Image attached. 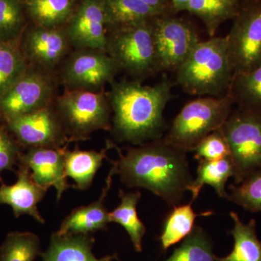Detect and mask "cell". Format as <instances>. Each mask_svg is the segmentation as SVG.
Returning <instances> with one entry per match:
<instances>
[{"label":"cell","mask_w":261,"mask_h":261,"mask_svg":"<svg viewBox=\"0 0 261 261\" xmlns=\"http://www.w3.org/2000/svg\"><path fill=\"white\" fill-rule=\"evenodd\" d=\"M23 27V15L19 0H0V39H17Z\"/></svg>","instance_id":"1f68e13d"},{"label":"cell","mask_w":261,"mask_h":261,"mask_svg":"<svg viewBox=\"0 0 261 261\" xmlns=\"http://www.w3.org/2000/svg\"><path fill=\"white\" fill-rule=\"evenodd\" d=\"M117 149L119 159L111 164L122 183L146 189L171 206L181 202L192 180L185 152L161 139L129 147L126 154Z\"/></svg>","instance_id":"6da1fadb"},{"label":"cell","mask_w":261,"mask_h":261,"mask_svg":"<svg viewBox=\"0 0 261 261\" xmlns=\"http://www.w3.org/2000/svg\"><path fill=\"white\" fill-rule=\"evenodd\" d=\"M226 198L245 210L261 211V168L247 176L243 181L228 187Z\"/></svg>","instance_id":"4dcf8cb0"},{"label":"cell","mask_w":261,"mask_h":261,"mask_svg":"<svg viewBox=\"0 0 261 261\" xmlns=\"http://www.w3.org/2000/svg\"><path fill=\"white\" fill-rule=\"evenodd\" d=\"M255 1H259V2H261V0H255Z\"/></svg>","instance_id":"74e56055"},{"label":"cell","mask_w":261,"mask_h":261,"mask_svg":"<svg viewBox=\"0 0 261 261\" xmlns=\"http://www.w3.org/2000/svg\"><path fill=\"white\" fill-rule=\"evenodd\" d=\"M172 5L173 9L176 11L187 10V5L190 0H168Z\"/></svg>","instance_id":"d590c367"},{"label":"cell","mask_w":261,"mask_h":261,"mask_svg":"<svg viewBox=\"0 0 261 261\" xmlns=\"http://www.w3.org/2000/svg\"><path fill=\"white\" fill-rule=\"evenodd\" d=\"M111 142L107 145V148L100 152L95 150H65V169L68 177L75 182V187L81 190H85L90 187L98 170L102 166L103 161L107 158V151L113 148Z\"/></svg>","instance_id":"d6986e66"},{"label":"cell","mask_w":261,"mask_h":261,"mask_svg":"<svg viewBox=\"0 0 261 261\" xmlns=\"http://www.w3.org/2000/svg\"><path fill=\"white\" fill-rule=\"evenodd\" d=\"M111 165L99 198L88 205L82 206L72 211L62 223L61 228L56 232L58 234H87L107 227L110 223L109 212L105 206V201L112 186L113 176L116 174V168Z\"/></svg>","instance_id":"e0dca14e"},{"label":"cell","mask_w":261,"mask_h":261,"mask_svg":"<svg viewBox=\"0 0 261 261\" xmlns=\"http://www.w3.org/2000/svg\"><path fill=\"white\" fill-rule=\"evenodd\" d=\"M227 141L235 184L261 168V116L238 108L220 128Z\"/></svg>","instance_id":"52a82bcc"},{"label":"cell","mask_w":261,"mask_h":261,"mask_svg":"<svg viewBox=\"0 0 261 261\" xmlns=\"http://www.w3.org/2000/svg\"><path fill=\"white\" fill-rule=\"evenodd\" d=\"M21 154L18 144L0 123V181L2 173L13 171Z\"/></svg>","instance_id":"836d02e7"},{"label":"cell","mask_w":261,"mask_h":261,"mask_svg":"<svg viewBox=\"0 0 261 261\" xmlns=\"http://www.w3.org/2000/svg\"><path fill=\"white\" fill-rule=\"evenodd\" d=\"M234 72L226 37L200 41L176 69V81L187 93L222 97L228 93Z\"/></svg>","instance_id":"3957f363"},{"label":"cell","mask_w":261,"mask_h":261,"mask_svg":"<svg viewBox=\"0 0 261 261\" xmlns=\"http://www.w3.org/2000/svg\"><path fill=\"white\" fill-rule=\"evenodd\" d=\"M226 37L234 74L260 65L261 2L244 0Z\"/></svg>","instance_id":"ba28073f"},{"label":"cell","mask_w":261,"mask_h":261,"mask_svg":"<svg viewBox=\"0 0 261 261\" xmlns=\"http://www.w3.org/2000/svg\"><path fill=\"white\" fill-rule=\"evenodd\" d=\"M110 261H113V260H110Z\"/></svg>","instance_id":"f35d334b"},{"label":"cell","mask_w":261,"mask_h":261,"mask_svg":"<svg viewBox=\"0 0 261 261\" xmlns=\"http://www.w3.org/2000/svg\"><path fill=\"white\" fill-rule=\"evenodd\" d=\"M230 216L233 221L230 233L234 240V245L231 253L219 257V261H261V241L257 237L255 220L245 224L236 213H230Z\"/></svg>","instance_id":"7402d4cb"},{"label":"cell","mask_w":261,"mask_h":261,"mask_svg":"<svg viewBox=\"0 0 261 261\" xmlns=\"http://www.w3.org/2000/svg\"><path fill=\"white\" fill-rule=\"evenodd\" d=\"M40 251V240L31 232H11L0 247V261H34Z\"/></svg>","instance_id":"f546056e"},{"label":"cell","mask_w":261,"mask_h":261,"mask_svg":"<svg viewBox=\"0 0 261 261\" xmlns=\"http://www.w3.org/2000/svg\"><path fill=\"white\" fill-rule=\"evenodd\" d=\"M153 19L113 29L108 36L107 53L119 69L137 77L159 71L154 42Z\"/></svg>","instance_id":"5b68a950"},{"label":"cell","mask_w":261,"mask_h":261,"mask_svg":"<svg viewBox=\"0 0 261 261\" xmlns=\"http://www.w3.org/2000/svg\"><path fill=\"white\" fill-rule=\"evenodd\" d=\"M29 16L37 27L59 28L73 14V0H27Z\"/></svg>","instance_id":"d4e9b609"},{"label":"cell","mask_w":261,"mask_h":261,"mask_svg":"<svg viewBox=\"0 0 261 261\" xmlns=\"http://www.w3.org/2000/svg\"><path fill=\"white\" fill-rule=\"evenodd\" d=\"M18 40L0 39V94L29 69L27 58Z\"/></svg>","instance_id":"83f0119b"},{"label":"cell","mask_w":261,"mask_h":261,"mask_svg":"<svg viewBox=\"0 0 261 261\" xmlns=\"http://www.w3.org/2000/svg\"><path fill=\"white\" fill-rule=\"evenodd\" d=\"M5 121L18 142L29 148H61L69 141L59 116L49 106Z\"/></svg>","instance_id":"7c38bea8"},{"label":"cell","mask_w":261,"mask_h":261,"mask_svg":"<svg viewBox=\"0 0 261 261\" xmlns=\"http://www.w3.org/2000/svg\"><path fill=\"white\" fill-rule=\"evenodd\" d=\"M192 202L188 205L173 206L172 211L166 220L163 232L160 237L163 251L179 243L192 232L195 228L194 225L197 216L211 214L210 212L196 214L192 208Z\"/></svg>","instance_id":"484cf974"},{"label":"cell","mask_w":261,"mask_h":261,"mask_svg":"<svg viewBox=\"0 0 261 261\" xmlns=\"http://www.w3.org/2000/svg\"><path fill=\"white\" fill-rule=\"evenodd\" d=\"M233 166L231 158L226 157L219 161H199L197 176L192 179L187 188L192 193V200L200 195L201 190L205 185H210L221 198H226V182L233 176Z\"/></svg>","instance_id":"44dd1931"},{"label":"cell","mask_w":261,"mask_h":261,"mask_svg":"<svg viewBox=\"0 0 261 261\" xmlns=\"http://www.w3.org/2000/svg\"><path fill=\"white\" fill-rule=\"evenodd\" d=\"M193 152L197 161H214L230 157V149L226 138L219 129L201 140Z\"/></svg>","instance_id":"d6a6232c"},{"label":"cell","mask_w":261,"mask_h":261,"mask_svg":"<svg viewBox=\"0 0 261 261\" xmlns=\"http://www.w3.org/2000/svg\"><path fill=\"white\" fill-rule=\"evenodd\" d=\"M165 261H219L213 252L207 233L200 226H195L181 245Z\"/></svg>","instance_id":"f1b7e54d"},{"label":"cell","mask_w":261,"mask_h":261,"mask_svg":"<svg viewBox=\"0 0 261 261\" xmlns=\"http://www.w3.org/2000/svg\"><path fill=\"white\" fill-rule=\"evenodd\" d=\"M18 168L15 184L7 185L1 181L0 205H10L16 218L28 215L37 222L44 224L45 221L38 211L37 205L49 189L37 185L27 166L18 164Z\"/></svg>","instance_id":"2e32d148"},{"label":"cell","mask_w":261,"mask_h":261,"mask_svg":"<svg viewBox=\"0 0 261 261\" xmlns=\"http://www.w3.org/2000/svg\"><path fill=\"white\" fill-rule=\"evenodd\" d=\"M171 96L167 80L154 86L135 82L113 84L110 101L117 138L135 145L159 140L166 125L163 112Z\"/></svg>","instance_id":"7a4b0ae2"},{"label":"cell","mask_w":261,"mask_h":261,"mask_svg":"<svg viewBox=\"0 0 261 261\" xmlns=\"http://www.w3.org/2000/svg\"><path fill=\"white\" fill-rule=\"evenodd\" d=\"M53 147H34L22 154L18 164L30 170L34 181L40 186L55 187L57 200H59L67 190L73 186L68 182L65 169V150Z\"/></svg>","instance_id":"5bb4252c"},{"label":"cell","mask_w":261,"mask_h":261,"mask_svg":"<svg viewBox=\"0 0 261 261\" xmlns=\"http://www.w3.org/2000/svg\"><path fill=\"white\" fill-rule=\"evenodd\" d=\"M54 87L42 70L28 69L0 94V116L3 119L35 112L49 106Z\"/></svg>","instance_id":"30bf717a"},{"label":"cell","mask_w":261,"mask_h":261,"mask_svg":"<svg viewBox=\"0 0 261 261\" xmlns=\"http://www.w3.org/2000/svg\"><path fill=\"white\" fill-rule=\"evenodd\" d=\"M141 192H125L120 190L121 203L109 213V221L118 223L126 229L129 235L136 251L142 250V238L146 232V227L139 219L137 205L141 198Z\"/></svg>","instance_id":"603a6c76"},{"label":"cell","mask_w":261,"mask_h":261,"mask_svg":"<svg viewBox=\"0 0 261 261\" xmlns=\"http://www.w3.org/2000/svg\"><path fill=\"white\" fill-rule=\"evenodd\" d=\"M102 2L108 28L112 30L147 21L161 15L142 0H102Z\"/></svg>","instance_id":"ffe728a7"},{"label":"cell","mask_w":261,"mask_h":261,"mask_svg":"<svg viewBox=\"0 0 261 261\" xmlns=\"http://www.w3.org/2000/svg\"><path fill=\"white\" fill-rule=\"evenodd\" d=\"M152 23L159 70H176L200 42L198 34L185 20L166 15L156 17Z\"/></svg>","instance_id":"8fae6325"},{"label":"cell","mask_w":261,"mask_h":261,"mask_svg":"<svg viewBox=\"0 0 261 261\" xmlns=\"http://www.w3.org/2000/svg\"><path fill=\"white\" fill-rule=\"evenodd\" d=\"M142 1L152 7L161 15H166L170 3L168 0H142Z\"/></svg>","instance_id":"e575fe53"},{"label":"cell","mask_w":261,"mask_h":261,"mask_svg":"<svg viewBox=\"0 0 261 261\" xmlns=\"http://www.w3.org/2000/svg\"><path fill=\"white\" fill-rule=\"evenodd\" d=\"M228 1L231 2V3H233V4L238 5V6H240V5L242 4L244 0H228Z\"/></svg>","instance_id":"8d00e7d4"},{"label":"cell","mask_w":261,"mask_h":261,"mask_svg":"<svg viewBox=\"0 0 261 261\" xmlns=\"http://www.w3.org/2000/svg\"><path fill=\"white\" fill-rule=\"evenodd\" d=\"M108 28L102 0H83L65 32L70 45L79 49L107 51Z\"/></svg>","instance_id":"4fadbf2b"},{"label":"cell","mask_w":261,"mask_h":261,"mask_svg":"<svg viewBox=\"0 0 261 261\" xmlns=\"http://www.w3.org/2000/svg\"><path fill=\"white\" fill-rule=\"evenodd\" d=\"M239 8L228 0H190L186 11L198 17L213 37L221 24L233 18Z\"/></svg>","instance_id":"4316f807"},{"label":"cell","mask_w":261,"mask_h":261,"mask_svg":"<svg viewBox=\"0 0 261 261\" xmlns=\"http://www.w3.org/2000/svg\"><path fill=\"white\" fill-rule=\"evenodd\" d=\"M56 113L69 141L85 140L96 130L112 127L107 98L100 91L66 89L57 99Z\"/></svg>","instance_id":"8992f818"},{"label":"cell","mask_w":261,"mask_h":261,"mask_svg":"<svg viewBox=\"0 0 261 261\" xmlns=\"http://www.w3.org/2000/svg\"><path fill=\"white\" fill-rule=\"evenodd\" d=\"M69 45L65 31L36 25L25 34L21 48L27 61L44 70L59 64Z\"/></svg>","instance_id":"9a60e30c"},{"label":"cell","mask_w":261,"mask_h":261,"mask_svg":"<svg viewBox=\"0 0 261 261\" xmlns=\"http://www.w3.org/2000/svg\"><path fill=\"white\" fill-rule=\"evenodd\" d=\"M119 68L106 51L79 49L65 61L61 77L67 90L99 92Z\"/></svg>","instance_id":"9c48e42d"},{"label":"cell","mask_w":261,"mask_h":261,"mask_svg":"<svg viewBox=\"0 0 261 261\" xmlns=\"http://www.w3.org/2000/svg\"><path fill=\"white\" fill-rule=\"evenodd\" d=\"M233 104L228 94L190 101L173 119L163 140L185 153L193 152L201 140L223 126L232 112Z\"/></svg>","instance_id":"277c9868"},{"label":"cell","mask_w":261,"mask_h":261,"mask_svg":"<svg viewBox=\"0 0 261 261\" xmlns=\"http://www.w3.org/2000/svg\"><path fill=\"white\" fill-rule=\"evenodd\" d=\"M93 243L94 238L89 233H53L47 251L42 255V261H110L116 258V255L97 258L92 252Z\"/></svg>","instance_id":"ac0fdd59"},{"label":"cell","mask_w":261,"mask_h":261,"mask_svg":"<svg viewBox=\"0 0 261 261\" xmlns=\"http://www.w3.org/2000/svg\"><path fill=\"white\" fill-rule=\"evenodd\" d=\"M228 94L239 108L261 116V64L234 74Z\"/></svg>","instance_id":"cb8c5ba5"}]
</instances>
